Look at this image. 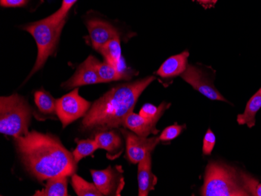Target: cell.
Masks as SVG:
<instances>
[{
	"label": "cell",
	"mask_w": 261,
	"mask_h": 196,
	"mask_svg": "<svg viewBox=\"0 0 261 196\" xmlns=\"http://www.w3.org/2000/svg\"><path fill=\"white\" fill-rule=\"evenodd\" d=\"M17 153L28 172L39 181L72 176L77 163L58 137L39 131L14 137Z\"/></svg>",
	"instance_id": "6da1fadb"
},
{
	"label": "cell",
	"mask_w": 261,
	"mask_h": 196,
	"mask_svg": "<svg viewBox=\"0 0 261 196\" xmlns=\"http://www.w3.org/2000/svg\"><path fill=\"white\" fill-rule=\"evenodd\" d=\"M154 80L156 77L149 76L112 88L92 103L82 120L81 129L96 134L124 126L126 118L133 112L139 96Z\"/></svg>",
	"instance_id": "7a4b0ae2"
},
{
	"label": "cell",
	"mask_w": 261,
	"mask_h": 196,
	"mask_svg": "<svg viewBox=\"0 0 261 196\" xmlns=\"http://www.w3.org/2000/svg\"><path fill=\"white\" fill-rule=\"evenodd\" d=\"M201 194L203 196L249 195L236 170L215 162H211L206 166Z\"/></svg>",
	"instance_id": "3957f363"
},
{
	"label": "cell",
	"mask_w": 261,
	"mask_h": 196,
	"mask_svg": "<svg viewBox=\"0 0 261 196\" xmlns=\"http://www.w3.org/2000/svg\"><path fill=\"white\" fill-rule=\"evenodd\" d=\"M32 111L24 98L17 94L0 99V132L19 137L27 134Z\"/></svg>",
	"instance_id": "277c9868"
},
{
	"label": "cell",
	"mask_w": 261,
	"mask_h": 196,
	"mask_svg": "<svg viewBox=\"0 0 261 196\" xmlns=\"http://www.w3.org/2000/svg\"><path fill=\"white\" fill-rule=\"evenodd\" d=\"M65 23L66 20L57 22L48 17L22 27L32 35L38 47L37 59L29 78L42 68L48 58L55 52Z\"/></svg>",
	"instance_id": "5b68a950"
},
{
	"label": "cell",
	"mask_w": 261,
	"mask_h": 196,
	"mask_svg": "<svg viewBox=\"0 0 261 196\" xmlns=\"http://www.w3.org/2000/svg\"><path fill=\"white\" fill-rule=\"evenodd\" d=\"M79 91V88H76L57 100V115L64 128L76 120L84 118L92 106L89 101L80 96Z\"/></svg>",
	"instance_id": "8992f818"
},
{
	"label": "cell",
	"mask_w": 261,
	"mask_h": 196,
	"mask_svg": "<svg viewBox=\"0 0 261 196\" xmlns=\"http://www.w3.org/2000/svg\"><path fill=\"white\" fill-rule=\"evenodd\" d=\"M92 180L102 195H121L124 186V178L121 166H108L104 170H91Z\"/></svg>",
	"instance_id": "52a82bcc"
},
{
	"label": "cell",
	"mask_w": 261,
	"mask_h": 196,
	"mask_svg": "<svg viewBox=\"0 0 261 196\" xmlns=\"http://www.w3.org/2000/svg\"><path fill=\"white\" fill-rule=\"evenodd\" d=\"M125 137L127 157L130 163H139L148 153H152L159 144L160 137H142L134 132L121 130Z\"/></svg>",
	"instance_id": "ba28073f"
},
{
	"label": "cell",
	"mask_w": 261,
	"mask_h": 196,
	"mask_svg": "<svg viewBox=\"0 0 261 196\" xmlns=\"http://www.w3.org/2000/svg\"><path fill=\"white\" fill-rule=\"evenodd\" d=\"M181 78L190 85L193 89L200 92L211 100L227 102L224 96L215 89L212 83L206 78L203 71L194 66L188 64L186 71L181 74Z\"/></svg>",
	"instance_id": "9c48e42d"
},
{
	"label": "cell",
	"mask_w": 261,
	"mask_h": 196,
	"mask_svg": "<svg viewBox=\"0 0 261 196\" xmlns=\"http://www.w3.org/2000/svg\"><path fill=\"white\" fill-rule=\"evenodd\" d=\"M86 24L92 46L97 52L110 41L119 36V33L115 27H113L108 22L100 19H90L87 20Z\"/></svg>",
	"instance_id": "30bf717a"
},
{
	"label": "cell",
	"mask_w": 261,
	"mask_h": 196,
	"mask_svg": "<svg viewBox=\"0 0 261 196\" xmlns=\"http://www.w3.org/2000/svg\"><path fill=\"white\" fill-rule=\"evenodd\" d=\"M98 83H102V81L94 66L93 55H89L84 62L79 65L74 75L61 86L64 89H70Z\"/></svg>",
	"instance_id": "8fae6325"
},
{
	"label": "cell",
	"mask_w": 261,
	"mask_h": 196,
	"mask_svg": "<svg viewBox=\"0 0 261 196\" xmlns=\"http://www.w3.org/2000/svg\"><path fill=\"white\" fill-rule=\"evenodd\" d=\"M95 141L99 149H105L109 159H115L122 153L123 143L121 136L111 129L95 134Z\"/></svg>",
	"instance_id": "7c38bea8"
},
{
	"label": "cell",
	"mask_w": 261,
	"mask_h": 196,
	"mask_svg": "<svg viewBox=\"0 0 261 196\" xmlns=\"http://www.w3.org/2000/svg\"><path fill=\"white\" fill-rule=\"evenodd\" d=\"M138 181L139 196H147L158 183V178L152 173L151 153H148L139 163Z\"/></svg>",
	"instance_id": "4fadbf2b"
},
{
	"label": "cell",
	"mask_w": 261,
	"mask_h": 196,
	"mask_svg": "<svg viewBox=\"0 0 261 196\" xmlns=\"http://www.w3.org/2000/svg\"><path fill=\"white\" fill-rule=\"evenodd\" d=\"M189 52L184 51L178 55H172L168 58L156 71V74L163 78L177 77L181 75L186 70Z\"/></svg>",
	"instance_id": "5bb4252c"
},
{
	"label": "cell",
	"mask_w": 261,
	"mask_h": 196,
	"mask_svg": "<svg viewBox=\"0 0 261 196\" xmlns=\"http://www.w3.org/2000/svg\"><path fill=\"white\" fill-rule=\"evenodd\" d=\"M104 57V61L117 67L120 71L130 76L129 70L126 67L125 63L121 55V41L120 36L113 39L99 51Z\"/></svg>",
	"instance_id": "9a60e30c"
},
{
	"label": "cell",
	"mask_w": 261,
	"mask_h": 196,
	"mask_svg": "<svg viewBox=\"0 0 261 196\" xmlns=\"http://www.w3.org/2000/svg\"><path fill=\"white\" fill-rule=\"evenodd\" d=\"M156 123L152 122L141 116L139 114L132 112L126 118L124 126L135 134L142 137H147L150 134H156L159 131L156 128Z\"/></svg>",
	"instance_id": "2e32d148"
},
{
	"label": "cell",
	"mask_w": 261,
	"mask_h": 196,
	"mask_svg": "<svg viewBox=\"0 0 261 196\" xmlns=\"http://www.w3.org/2000/svg\"><path fill=\"white\" fill-rule=\"evenodd\" d=\"M93 64L102 83L111 82L114 80H123V79L127 80L132 77L121 72L117 67L107 61L100 62L95 57H93Z\"/></svg>",
	"instance_id": "e0dca14e"
},
{
	"label": "cell",
	"mask_w": 261,
	"mask_h": 196,
	"mask_svg": "<svg viewBox=\"0 0 261 196\" xmlns=\"http://www.w3.org/2000/svg\"><path fill=\"white\" fill-rule=\"evenodd\" d=\"M261 108V88L248 101L244 113L237 116V122L240 125L246 124L248 128H253L256 124V115Z\"/></svg>",
	"instance_id": "ac0fdd59"
},
{
	"label": "cell",
	"mask_w": 261,
	"mask_h": 196,
	"mask_svg": "<svg viewBox=\"0 0 261 196\" xmlns=\"http://www.w3.org/2000/svg\"><path fill=\"white\" fill-rule=\"evenodd\" d=\"M68 177L67 175L54 177L47 180L46 184L42 191H35V196H67V182Z\"/></svg>",
	"instance_id": "d6986e66"
},
{
	"label": "cell",
	"mask_w": 261,
	"mask_h": 196,
	"mask_svg": "<svg viewBox=\"0 0 261 196\" xmlns=\"http://www.w3.org/2000/svg\"><path fill=\"white\" fill-rule=\"evenodd\" d=\"M71 184L79 196H102L96 184L88 182L74 173L71 176Z\"/></svg>",
	"instance_id": "ffe728a7"
},
{
	"label": "cell",
	"mask_w": 261,
	"mask_h": 196,
	"mask_svg": "<svg viewBox=\"0 0 261 196\" xmlns=\"http://www.w3.org/2000/svg\"><path fill=\"white\" fill-rule=\"evenodd\" d=\"M35 102L39 110L44 114H57V100L49 92L43 90L35 93Z\"/></svg>",
	"instance_id": "44dd1931"
},
{
	"label": "cell",
	"mask_w": 261,
	"mask_h": 196,
	"mask_svg": "<svg viewBox=\"0 0 261 196\" xmlns=\"http://www.w3.org/2000/svg\"><path fill=\"white\" fill-rule=\"evenodd\" d=\"M75 142L77 147L73 152V156L77 163L83 158L93 154L99 149L95 139H75Z\"/></svg>",
	"instance_id": "7402d4cb"
},
{
	"label": "cell",
	"mask_w": 261,
	"mask_h": 196,
	"mask_svg": "<svg viewBox=\"0 0 261 196\" xmlns=\"http://www.w3.org/2000/svg\"><path fill=\"white\" fill-rule=\"evenodd\" d=\"M169 106L170 104H167L165 102H163L162 104L160 105L159 106H154L150 103H146L141 108L139 114L141 116L152 121V122L158 123L164 111L168 109Z\"/></svg>",
	"instance_id": "603a6c76"
},
{
	"label": "cell",
	"mask_w": 261,
	"mask_h": 196,
	"mask_svg": "<svg viewBox=\"0 0 261 196\" xmlns=\"http://www.w3.org/2000/svg\"><path fill=\"white\" fill-rule=\"evenodd\" d=\"M77 0H63L61 8L57 10V12L54 13L52 15L49 16L53 20L57 22L64 21L67 20V16L68 14L70 9L74 4L77 3Z\"/></svg>",
	"instance_id": "cb8c5ba5"
},
{
	"label": "cell",
	"mask_w": 261,
	"mask_h": 196,
	"mask_svg": "<svg viewBox=\"0 0 261 196\" xmlns=\"http://www.w3.org/2000/svg\"><path fill=\"white\" fill-rule=\"evenodd\" d=\"M185 126L177 125V124L169 126L162 131L160 136V140L162 142L171 141L181 134Z\"/></svg>",
	"instance_id": "d4e9b609"
},
{
	"label": "cell",
	"mask_w": 261,
	"mask_h": 196,
	"mask_svg": "<svg viewBox=\"0 0 261 196\" xmlns=\"http://www.w3.org/2000/svg\"><path fill=\"white\" fill-rule=\"evenodd\" d=\"M215 143H216V137L214 132L209 128L205 134L204 138H203V155H211L212 153L213 149L215 148Z\"/></svg>",
	"instance_id": "484cf974"
},
{
	"label": "cell",
	"mask_w": 261,
	"mask_h": 196,
	"mask_svg": "<svg viewBox=\"0 0 261 196\" xmlns=\"http://www.w3.org/2000/svg\"><path fill=\"white\" fill-rule=\"evenodd\" d=\"M29 0H0V5L5 7H22L29 3Z\"/></svg>",
	"instance_id": "4316f807"
},
{
	"label": "cell",
	"mask_w": 261,
	"mask_h": 196,
	"mask_svg": "<svg viewBox=\"0 0 261 196\" xmlns=\"http://www.w3.org/2000/svg\"><path fill=\"white\" fill-rule=\"evenodd\" d=\"M195 1L199 3L204 8H211V7H215V4L218 2V0H195Z\"/></svg>",
	"instance_id": "83f0119b"
},
{
	"label": "cell",
	"mask_w": 261,
	"mask_h": 196,
	"mask_svg": "<svg viewBox=\"0 0 261 196\" xmlns=\"http://www.w3.org/2000/svg\"><path fill=\"white\" fill-rule=\"evenodd\" d=\"M254 196H261V184L258 183L256 185V188L254 190V193H253Z\"/></svg>",
	"instance_id": "f1b7e54d"
}]
</instances>
